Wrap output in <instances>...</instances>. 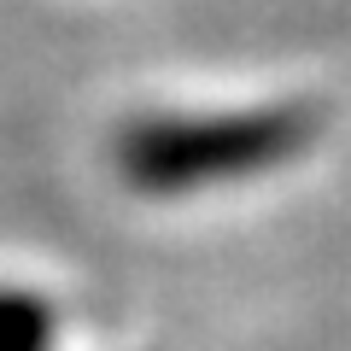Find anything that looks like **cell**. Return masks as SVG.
Instances as JSON below:
<instances>
[{"mask_svg":"<svg viewBox=\"0 0 351 351\" xmlns=\"http://www.w3.org/2000/svg\"><path fill=\"white\" fill-rule=\"evenodd\" d=\"M299 141V117H193V123H152L129 135V170L170 188V182H199V176H228L269 164Z\"/></svg>","mask_w":351,"mask_h":351,"instance_id":"1","label":"cell"}]
</instances>
